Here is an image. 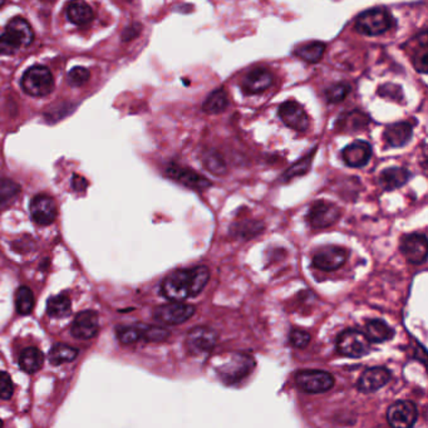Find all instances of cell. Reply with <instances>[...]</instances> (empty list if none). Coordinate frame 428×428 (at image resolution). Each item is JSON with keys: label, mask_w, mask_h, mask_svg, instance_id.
I'll list each match as a JSON object with an SVG mask.
<instances>
[{"label": "cell", "mask_w": 428, "mask_h": 428, "mask_svg": "<svg viewBox=\"0 0 428 428\" xmlns=\"http://www.w3.org/2000/svg\"><path fill=\"white\" fill-rule=\"evenodd\" d=\"M209 279L210 270L205 265L174 270L164 279L161 284V293L168 300L181 303L182 300L199 295L206 286Z\"/></svg>", "instance_id": "cell-1"}, {"label": "cell", "mask_w": 428, "mask_h": 428, "mask_svg": "<svg viewBox=\"0 0 428 428\" xmlns=\"http://www.w3.org/2000/svg\"><path fill=\"white\" fill-rule=\"evenodd\" d=\"M34 41V32L30 23L22 16H15L0 36V54L10 56L23 48L30 47Z\"/></svg>", "instance_id": "cell-2"}, {"label": "cell", "mask_w": 428, "mask_h": 428, "mask_svg": "<svg viewBox=\"0 0 428 428\" xmlns=\"http://www.w3.org/2000/svg\"><path fill=\"white\" fill-rule=\"evenodd\" d=\"M394 24L392 14L385 8H373L357 16L356 30L363 36H376L391 30Z\"/></svg>", "instance_id": "cell-3"}, {"label": "cell", "mask_w": 428, "mask_h": 428, "mask_svg": "<svg viewBox=\"0 0 428 428\" xmlns=\"http://www.w3.org/2000/svg\"><path fill=\"white\" fill-rule=\"evenodd\" d=\"M22 87L32 97H45L54 88V80L51 71L44 66L30 67L23 74Z\"/></svg>", "instance_id": "cell-4"}, {"label": "cell", "mask_w": 428, "mask_h": 428, "mask_svg": "<svg viewBox=\"0 0 428 428\" xmlns=\"http://www.w3.org/2000/svg\"><path fill=\"white\" fill-rule=\"evenodd\" d=\"M337 349L341 356L361 358L370 352V341L362 332L349 329L339 334L337 339Z\"/></svg>", "instance_id": "cell-5"}, {"label": "cell", "mask_w": 428, "mask_h": 428, "mask_svg": "<svg viewBox=\"0 0 428 428\" xmlns=\"http://www.w3.org/2000/svg\"><path fill=\"white\" fill-rule=\"evenodd\" d=\"M341 216V210L338 205L319 200L311 206L306 218L313 229H327L337 224Z\"/></svg>", "instance_id": "cell-6"}, {"label": "cell", "mask_w": 428, "mask_h": 428, "mask_svg": "<svg viewBox=\"0 0 428 428\" xmlns=\"http://www.w3.org/2000/svg\"><path fill=\"white\" fill-rule=\"evenodd\" d=\"M297 387L306 393H324L332 390L334 377L324 370H300L295 376Z\"/></svg>", "instance_id": "cell-7"}, {"label": "cell", "mask_w": 428, "mask_h": 428, "mask_svg": "<svg viewBox=\"0 0 428 428\" xmlns=\"http://www.w3.org/2000/svg\"><path fill=\"white\" fill-rule=\"evenodd\" d=\"M194 314H195V308L192 305L172 302L170 304L159 306L153 312V317L155 319L165 326H177V324L188 322Z\"/></svg>", "instance_id": "cell-8"}, {"label": "cell", "mask_w": 428, "mask_h": 428, "mask_svg": "<svg viewBox=\"0 0 428 428\" xmlns=\"http://www.w3.org/2000/svg\"><path fill=\"white\" fill-rule=\"evenodd\" d=\"M417 417V407L411 401L396 402L387 411V421L392 428H412Z\"/></svg>", "instance_id": "cell-9"}, {"label": "cell", "mask_w": 428, "mask_h": 428, "mask_svg": "<svg viewBox=\"0 0 428 428\" xmlns=\"http://www.w3.org/2000/svg\"><path fill=\"white\" fill-rule=\"evenodd\" d=\"M348 259V251L341 247H320L313 256V265L323 271H334L341 268Z\"/></svg>", "instance_id": "cell-10"}, {"label": "cell", "mask_w": 428, "mask_h": 428, "mask_svg": "<svg viewBox=\"0 0 428 428\" xmlns=\"http://www.w3.org/2000/svg\"><path fill=\"white\" fill-rule=\"evenodd\" d=\"M279 117L294 131L305 132L311 126V118L304 109L295 101L284 102L279 107Z\"/></svg>", "instance_id": "cell-11"}, {"label": "cell", "mask_w": 428, "mask_h": 428, "mask_svg": "<svg viewBox=\"0 0 428 428\" xmlns=\"http://www.w3.org/2000/svg\"><path fill=\"white\" fill-rule=\"evenodd\" d=\"M166 174L174 181L180 182L183 186L189 189L203 190L209 189L211 186L210 180L203 177V174H197L192 168L182 167L176 164H171L166 168Z\"/></svg>", "instance_id": "cell-12"}, {"label": "cell", "mask_w": 428, "mask_h": 428, "mask_svg": "<svg viewBox=\"0 0 428 428\" xmlns=\"http://www.w3.org/2000/svg\"><path fill=\"white\" fill-rule=\"evenodd\" d=\"M218 334L207 327H196L191 329L186 335V347L192 354L207 353L215 347Z\"/></svg>", "instance_id": "cell-13"}, {"label": "cell", "mask_w": 428, "mask_h": 428, "mask_svg": "<svg viewBox=\"0 0 428 428\" xmlns=\"http://www.w3.org/2000/svg\"><path fill=\"white\" fill-rule=\"evenodd\" d=\"M254 368V362L250 357L234 356L229 362L224 363L221 367L216 368L220 378H223L226 383H234L241 378L245 377L250 370Z\"/></svg>", "instance_id": "cell-14"}, {"label": "cell", "mask_w": 428, "mask_h": 428, "mask_svg": "<svg viewBox=\"0 0 428 428\" xmlns=\"http://www.w3.org/2000/svg\"><path fill=\"white\" fill-rule=\"evenodd\" d=\"M401 251L411 264H423L427 260V238L425 234H411L402 240Z\"/></svg>", "instance_id": "cell-15"}, {"label": "cell", "mask_w": 428, "mask_h": 428, "mask_svg": "<svg viewBox=\"0 0 428 428\" xmlns=\"http://www.w3.org/2000/svg\"><path fill=\"white\" fill-rule=\"evenodd\" d=\"M30 216L38 225H49L57 218V205L48 195H36L30 203Z\"/></svg>", "instance_id": "cell-16"}, {"label": "cell", "mask_w": 428, "mask_h": 428, "mask_svg": "<svg viewBox=\"0 0 428 428\" xmlns=\"http://www.w3.org/2000/svg\"><path fill=\"white\" fill-rule=\"evenodd\" d=\"M274 82V76L267 68H255L247 73V77L241 83V88L247 95H256L271 87Z\"/></svg>", "instance_id": "cell-17"}, {"label": "cell", "mask_w": 428, "mask_h": 428, "mask_svg": "<svg viewBox=\"0 0 428 428\" xmlns=\"http://www.w3.org/2000/svg\"><path fill=\"white\" fill-rule=\"evenodd\" d=\"M98 315L92 311H85L77 314L72 324L73 337L77 339H92L98 333Z\"/></svg>", "instance_id": "cell-18"}, {"label": "cell", "mask_w": 428, "mask_h": 428, "mask_svg": "<svg viewBox=\"0 0 428 428\" xmlns=\"http://www.w3.org/2000/svg\"><path fill=\"white\" fill-rule=\"evenodd\" d=\"M372 157V146L365 141H356L344 147L341 151V159L349 167L365 166Z\"/></svg>", "instance_id": "cell-19"}, {"label": "cell", "mask_w": 428, "mask_h": 428, "mask_svg": "<svg viewBox=\"0 0 428 428\" xmlns=\"http://www.w3.org/2000/svg\"><path fill=\"white\" fill-rule=\"evenodd\" d=\"M390 379H391L390 370H385L383 367H373L363 373L357 385L361 392H376L383 385H387Z\"/></svg>", "instance_id": "cell-20"}, {"label": "cell", "mask_w": 428, "mask_h": 428, "mask_svg": "<svg viewBox=\"0 0 428 428\" xmlns=\"http://www.w3.org/2000/svg\"><path fill=\"white\" fill-rule=\"evenodd\" d=\"M414 135V124L408 121L390 124L385 131V141L390 147H402L409 142Z\"/></svg>", "instance_id": "cell-21"}, {"label": "cell", "mask_w": 428, "mask_h": 428, "mask_svg": "<svg viewBox=\"0 0 428 428\" xmlns=\"http://www.w3.org/2000/svg\"><path fill=\"white\" fill-rule=\"evenodd\" d=\"M411 177L409 171L402 167H390L385 168L382 174H379V185L385 191H393L406 185Z\"/></svg>", "instance_id": "cell-22"}, {"label": "cell", "mask_w": 428, "mask_h": 428, "mask_svg": "<svg viewBox=\"0 0 428 428\" xmlns=\"http://www.w3.org/2000/svg\"><path fill=\"white\" fill-rule=\"evenodd\" d=\"M67 18L69 22L76 25H86L92 22L95 18L93 9L85 1H74L67 8Z\"/></svg>", "instance_id": "cell-23"}, {"label": "cell", "mask_w": 428, "mask_h": 428, "mask_svg": "<svg viewBox=\"0 0 428 428\" xmlns=\"http://www.w3.org/2000/svg\"><path fill=\"white\" fill-rule=\"evenodd\" d=\"M370 124V118L359 111H353L343 115L338 120L337 126L339 132H357L364 130Z\"/></svg>", "instance_id": "cell-24"}, {"label": "cell", "mask_w": 428, "mask_h": 428, "mask_svg": "<svg viewBox=\"0 0 428 428\" xmlns=\"http://www.w3.org/2000/svg\"><path fill=\"white\" fill-rule=\"evenodd\" d=\"M43 353L36 347L24 349L22 354L19 357L21 368L30 374L36 373L38 370H41L43 367Z\"/></svg>", "instance_id": "cell-25"}, {"label": "cell", "mask_w": 428, "mask_h": 428, "mask_svg": "<svg viewBox=\"0 0 428 428\" xmlns=\"http://www.w3.org/2000/svg\"><path fill=\"white\" fill-rule=\"evenodd\" d=\"M229 106V97L224 88H218L211 92L209 97L205 100L203 109L209 115H216L224 112Z\"/></svg>", "instance_id": "cell-26"}, {"label": "cell", "mask_w": 428, "mask_h": 428, "mask_svg": "<svg viewBox=\"0 0 428 428\" xmlns=\"http://www.w3.org/2000/svg\"><path fill=\"white\" fill-rule=\"evenodd\" d=\"M71 299L66 294H58L56 297H49L47 303V313L52 318L60 319L66 318L71 314Z\"/></svg>", "instance_id": "cell-27"}, {"label": "cell", "mask_w": 428, "mask_h": 428, "mask_svg": "<svg viewBox=\"0 0 428 428\" xmlns=\"http://www.w3.org/2000/svg\"><path fill=\"white\" fill-rule=\"evenodd\" d=\"M367 338L370 341L374 343H382V341L392 339L394 335V330L390 327L388 324H385L382 320H370L367 323Z\"/></svg>", "instance_id": "cell-28"}, {"label": "cell", "mask_w": 428, "mask_h": 428, "mask_svg": "<svg viewBox=\"0 0 428 428\" xmlns=\"http://www.w3.org/2000/svg\"><path fill=\"white\" fill-rule=\"evenodd\" d=\"M78 356V350L68 346L66 343H57L52 347L49 352V361L54 365H60L65 363L74 361Z\"/></svg>", "instance_id": "cell-29"}, {"label": "cell", "mask_w": 428, "mask_h": 428, "mask_svg": "<svg viewBox=\"0 0 428 428\" xmlns=\"http://www.w3.org/2000/svg\"><path fill=\"white\" fill-rule=\"evenodd\" d=\"M421 39H418V47L414 49L412 54V62H414L416 71L420 73H427L428 69V38L427 32L423 30L421 33Z\"/></svg>", "instance_id": "cell-30"}, {"label": "cell", "mask_w": 428, "mask_h": 428, "mask_svg": "<svg viewBox=\"0 0 428 428\" xmlns=\"http://www.w3.org/2000/svg\"><path fill=\"white\" fill-rule=\"evenodd\" d=\"M21 194V186L12 180H0V212L8 209Z\"/></svg>", "instance_id": "cell-31"}, {"label": "cell", "mask_w": 428, "mask_h": 428, "mask_svg": "<svg viewBox=\"0 0 428 428\" xmlns=\"http://www.w3.org/2000/svg\"><path fill=\"white\" fill-rule=\"evenodd\" d=\"M326 52V44L322 42H312L304 44L295 49V56L303 59L308 63H317L319 62Z\"/></svg>", "instance_id": "cell-32"}, {"label": "cell", "mask_w": 428, "mask_h": 428, "mask_svg": "<svg viewBox=\"0 0 428 428\" xmlns=\"http://www.w3.org/2000/svg\"><path fill=\"white\" fill-rule=\"evenodd\" d=\"M314 153L315 150H313L312 153L309 155L304 156L303 159L295 162L294 165H291L282 176V180L284 182L291 181V179L294 177H299V176H303V174H308L311 166H312L313 157H314Z\"/></svg>", "instance_id": "cell-33"}, {"label": "cell", "mask_w": 428, "mask_h": 428, "mask_svg": "<svg viewBox=\"0 0 428 428\" xmlns=\"http://www.w3.org/2000/svg\"><path fill=\"white\" fill-rule=\"evenodd\" d=\"M16 311L22 315H28L34 308V295L28 286H21L15 295Z\"/></svg>", "instance_id": "cell-34"}, {"label": "cell", "mask_w": 428, "mask_h": 428, "mask_svg": "<svg viewBox=\"0 0 428 428\" xmlns=\"http://www.w3.org/2000/svg\"><path fill=\"white\" fill-rule=\"evenodd\" d=\"M203 164L205 168H207L211 174H224L226 172V164L221 155L218 151L209 150L205 151L203 156Z\"/></svg>", "instance_id": "cell-35"}, {"label": "cell", "mask_w": 428, "mask_h": 428, "mask_svg": "<svg viewBox=\"0 0 428 428\" xmlns=\"http://www.w3.org/2000/svg\"><path fill=\"white\" fill-rule=\"evenodd\" d=\"M117 338L124 346H130L142 339L139 326H124L116 329Z\"/></svg>", "instance_id": "cell-36"}, {"label": "cell", "mask_w": 428, "mask_h": 428, "mask_svg": "<svg viewBox=\"0 0 428 428\" xmlns=\"http://www.w3.org/2000/svg\"><path fill=\"white\" fill-rule=\"evenodd\" d=\"M349 92H350V86L348 83L341 82V83H335L333 86L328 88L326 91V97H327L328 102H330V103H339L343 100H346Z\"/></svg>", "instance_id": "cell-37"}, {"label": "cell", "mask_w": 428, "mask_h": 428, "mask_svg": "<svg viewBox=\"0 0 428 428\" xmlns=\"http://www.w3.org/2000/svg\"><path fill=\"white\" fill-rule=\"evenodd\" d=\"M141 327V335L142 339L148 341H162L170 337V332L160 327H151V326H139Z\"/></svg>", "instance_id": "cell-38"}, {"label": "cell", "mask_w": 428, "mask_h": 428, "mask_svg": "<svg viewBox=\"0 0 428 428\" xmlns=\"http://www.w3.org/2000/svg\"><path fill=\"white\" fill-rule=\"evenodd\" d=\"M91 77V73L85 67H74L68 73V82L74 87H80L87 83Z\"/></svg>", "instance_id": "cell-39"}, {"label": "cell", "mask_w": 428, "mask_h": 428, "mask_svg": "<svg viewBox=\"0 0 428 428\" xmlns=\"http://www.w3.org/2000/svg\"><path fill=\"white\" fill-rule=\"evenodd\" d=\"M13 393H14V385H13L12 378L7 372L0 370V398L8 401L13 397Z\"/></svg>", "instance_id": "cell-40"}, {"label": "cell", "mask_w": 428, "mask_h": 428, "mask_svg": "<svg viewBox=\"0 0 428 428\" xmlns=\"http://www.w3.org/2000/svg\"><path fill=\"white\" fill-rule=\"evenodd\" d=\"M378 95L396 102L403 101L402 88L394 86V85H385V86L378 88Z\"/></svg>", "instance_id": "cell-41"}, {"label": "cell", "mask_w": 428, "mask_h": 428, "mask_svg": "<svg viewBox=\"0 0 428 428\" xmlns=\"http://www.w3.org/2000/svg\"><path fill=\"white\" fill-rule=\"evenodd\" d=\"M291 341L294 347H297V348H304V347H306V346L309 344V341H311V335L306 333V332H304V330L295 329V330L291 332Z\"/></svg>", "instance_id": "cell-42"}, {"label": "cell", "mask_w": 428, "mask_h": 428, "mask_svg": "<svg viewBox=\"0 0 428 428\" xmlns=\"http://www.w3.org/2000/svg\"><path fill=\"white\" fill-rule=\"evenodd\" d=\"M0 428H3V421L0 420Z\"/></svg>", "instance_id": "cell-43"}, {"label": "cell", "mask_w": 428, "mask_h": 428, "mask_svg": "<svg viewBox=\"0 0 428 428\" xmlns=\"http://www.w3.org/2000/svg\"><path fill=\"white\" fill-rule=\"evenodd\" d=\"M3 5H4V3H3V1H0V8L3 7Z\"/></svg>", "instance_id": "cell-44"}]
</instances>
